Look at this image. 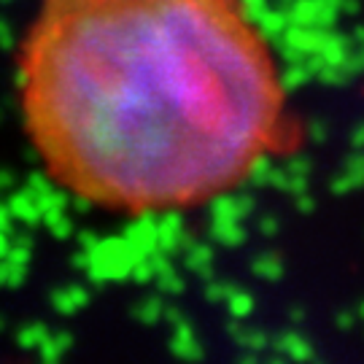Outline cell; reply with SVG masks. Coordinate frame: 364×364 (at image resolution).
Instances as JSON below:
<instances>
[{
	"label": "cell",
	"instance_id": "1",
	"mask_svg": "<svg viewBox=\"0 0 364 364\" xmlns=\"http://www.w3.org/2000/svg\"><path fill=\"white\" fill-rule=\"evenodd\" d=\"M16 90L46 176L130 216L232 192L275 154L287 119L246 0H41Z\"/></svg>",
	"mask_w": 364,
	"mask_h": 364
}]
</instances>
